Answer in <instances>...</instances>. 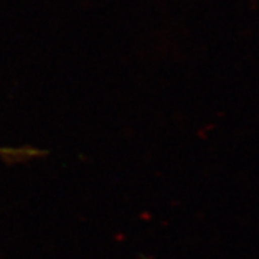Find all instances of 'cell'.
Returning <instances> with one entry per match:
<instances>
[{
  "label": "cell",
  "mask_w": 259,
  "mask_h": 259,
  "mask_svg": "<svg viewBox=\"0 0 259 259\" xmlns=\"http://www.w3.org/2000/svg\"><path fill=\"white\" fill-rule=\"evenodd\" d=\"M46 153L33 146H19V148H0V159L8 164L25 163L32 159L42 158Z\"/></svg>",
  "instance_id": "6da1fadb"
}]
</instances>
